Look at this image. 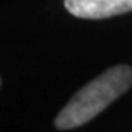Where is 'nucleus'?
I'll use <instances>...</instances> for the list:
<instances>
[{"mask_svg":"<svg viewBox=\"0 0 132 132\" xmlns=\"http://www.w3.org/2000/svg\"><path fill=\"white\" fill-rule=\"evenodd\" d=\"M68 12L76 18L104 19L132 10V0H65Z\"/></svg>","mask_w":132,"mask_h":132,"instance_id":"obj_2","label":"nucleus"},{"mask_svg":"<svg viewBox=\"0 0 132 132\" xmlns=\"http://www.w3.org/2000/svg\"><path fill=\"white\" fill-rule=\"evenodd\" d=\"M132 87V68L113 66L76 91L54 120L57 129H72L90 122Z\"/></svg>","mask_w":132,"mask_h":132,"instance_id":"obj_1","label":"nucleus"}]
</instances>
